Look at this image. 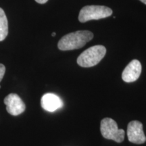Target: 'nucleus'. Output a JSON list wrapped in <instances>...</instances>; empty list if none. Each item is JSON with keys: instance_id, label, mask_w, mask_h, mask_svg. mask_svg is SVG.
Listing matches in <instances>:
<instances>
[{"instance_id": "4", "label": "nucleus", "mask_w": 146, "mask_h": 146, "mask_svg": "<svg viewBox=\"0 0 146 146\" xmlns=\"http://www.w3.org/2000/svg\"><path fill=\"white\" fill-rule=\"evenodd\" d=\"M100 131L102 136L107 139L121 143L124 141L125 132L123 129H119L117 123L112 118H106L101 121Z\"/></svg>"}, {"instance_id": "3", "label": "nucleus", "mask_w": 146, "mask_h": 146, "mask_svg": "<svg viewBox=\"0 0 146 146\" xmlns=\"http://www.w3.org/2000/svg\"><path fill=\"white\" fill-rule=\"evenodd\" d=\"M112 14V9L104 5H87L83 7L78 14V21L86 23L91 20H100Z\"/></svg>"}, {"instance_id": "5", "label": "nucleus", "mask_w": 146, "mask_h": 146, "mask_svg": "<svg viewBox=\"0 0 146 146\" xmlns=\"http://www.w3.org/2000/svg\"><path fill=\"white\" fill-rule=\"evenodd\" d=\"M127 137L133 143L142 144L146 141V137L143 130V125L138 120L130 122L127 127Z\"/></svg>"}, {"instance_id": "9", "label": "nucleus", "mask_w": 146, "mask_h": 146, "mask_svg": "<svg viewBox=\"0 0 146 146\" xmlns=\"http://www.w3.org/2000/svg\"><path fill=\"white\" fill-rule=\"evenodd\" d=\"M8 34V23L4 11L0 8V41L6 38Z\"/></svg>"}, {"instance_id": "10", "label": "nucleus", "mask_w": 146, "mask_h": 146, "mask_svg": "<svg viewBox=\"0 0 146 146\" xmlns=\"http://www.w3.org/2000/svg\"><path fill=\"white\" fill-rule=\"evenodd\" d=\"M5 72V67L2 64H0V82L3 79Z\"/></svg>"}, {"instance_id": "13", "label": "nucleus", "mask_w": 146, "mask_h": 146, "mask_svg": "<svg viewBox=\"0 0 146 146\" xmlns=\"http://www.w3.org/2000/svg\"><path fill=\"white\" fill-rule=\"evenodd\" d=\"M56 33H53L52 34V35L53 36H56Z\"/></svg>"}, {"instance_id": "14", "label": "nucleus", "mask_w": 146, "mask_h": 146, "mask_svg": "<svg viewBox=\"0 0 146 146\" xmlns=\"http://www.w3.org/2000/svg\"><path fill=\"white\" fill-rule=\"evenodd\" d=\"M0 87H1V86H0Z\"/></svg>"}, {"instance_id": "2", "label": "nucleus", "mask_w": 146, "mask_h": 146, "mask_svg": "<svg viewBox=\"0 0 146 146\" xmlns=\"http://www.w3.org/2000/svg\"><path fill=\"white\" fill-rule=\"evenodd\" d=\"M106 54L103 45H95L85 50L77 58V64L84 68H89L98 64Z\"/></svg>"}, {"instance_id": "8", "label": "nucleus", "mask_w": 146, "mask_h": 146, "mask_svg": "<svg viewBox=\"0 0 146 146\" xmlns=\"http://www.w3.org/2000/svg\"><path fill=\"white\" fill-rule=\"evenodd\" d=\"M41 105L45 110L53 112L63 106V102L56 94H46L42 97Z\"/></svg>"}, {"instance_id": "1", "label": "nucleus", "mask_w": 146, "mask_h": 146, "mask_svg": "<svg viewBox=\"0 0 146 146\" xmlns=\"http://www.w3.org/2000/svg\"><path fill=\"white\" fill-rule=\"evenodd\" d=\"M93 38L94 34L91 31H78L62 36L58 42V47L62 51L77 50L85 46Z\"/></svg>"}, {"instance_id": "12", "label": "nucleus", "mask_w": 146, "mask_h": 146, "mask_svg": "<svg viewBox=\"0 0 146 146\" xmlns=\"http://www.w3.org/2000/svg\"><path fill=\"white\" fill-rule=\"evenodd\" d=\"M139 1H141V2H143V3H145V4L146 5V0H139Z\"/></svg>"}, {"instance_id": "11", "label": "nucleus", "mask_w": 146, "mask_h": 146, "mask_svg": "<svg viewBox=\"0 0 146 146\" xmlns=\"http://www.w3.org/2000/svg\"><path fill=\"white\" fill-rule=\"evenodd\" d=\"M48 0H35L36 2L38 3H40V4H43V3H45Z\"/></svg>"}, {"instance_id": "6", "label": "nucleus", "mask_w": 146, "mask_h": 146, "mask_svg": "<svg viewBox=\"0 0 146 146\" xmlns=\"http://www.w3.org/2000/svg\"><path fill=\"white\" fill-rule=\"evenodd\" d=\"M4 104L9 114L12 116H18L25 112L26 106L19 96L16 94H10L4 99Z\"/></svg>"}, {"instance_id": "7", "label": "nucleus", "mask_w": 146, "mask_h": 146, "mask_svg": "<svg viewBox=\"0 0 146 146\" xmlns=\"http://www.w3.org/2000/svg\"><path fill=\"white\" fill-rule=\"evenodd\" d=\"M141 64L137 60H133L128 64L122 74V78L126 83L137 81L141 73Z\"/></svg>"}]
</instances>
